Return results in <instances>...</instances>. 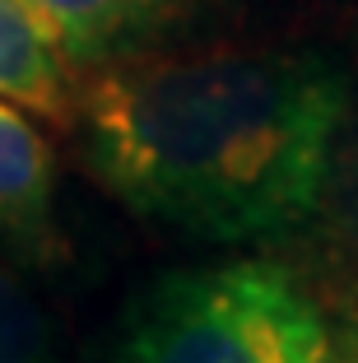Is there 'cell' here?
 <instances>
[{"mask_svg": "<svg viewBox=\"0 0 358 363\" xmlns=\"http://www.w3.org/2000/svg\"><path fill=\"white\" fill-rule=\"evenodd\" d=\"M349 84L312 52L121 65L84 94L89 168L140 219L201 242H265L326 196Z\"/></svg>", "mask_w": 358, "mask_h": 363, "instance_id": "1", "label": "cell"}, {"mask_svg": "<svg viewBox=\"0 0 358 363\" xmlns=\"http://www.w3.org/2000/svg\"><path fill=\"white\" fill-rule=\"evenodd\" d=\"M330 321L274 261H223L158 279L116 363H321Z\"/></svg>", "mask_w": 358, "mask_h": 363, "instance_id": "2", "label": "cell"}, {"mask_svg": "<svg viewBox=\"0 0 358 363\" xmlns=\"http://www.w3.org/2000/svg\"><path fill=\"white\" fill-rule=\"evenodd\" d=\"M0 98L43 117L70 112L65 52L28 10V0H0Z\"/></svg>", "mask_w": 358, "mask_h": 363, "instance_id": "3", "label": "cell"}, {"mask_svg": "<svg viewBox=\"0 0 358 363\" xmlns=\"http://www.w3.org/2000/svg\"><path fill=\"white\" fill-rule=\"evenodd\" d=\"M52 228V150L14 103L0 98V233L43 242Z\"/></svg>", "mask_w": 358, "mask_h": 363, "instance_id": "4", "label": "cell"}, {"mask_svg": "<svg viewBox=\"0 0 358 363\" xmlns=\"http://www.w3.org/2000/svg\"><path fill=\"white\" fill-rule=\"evenodd\" d=\"M168 0H28V10L47 23L56 47L74 61H94L121 47Z\"/></svg>", "mask_w": 358, "mask_h": 363, "instance_id": "5", "label": "cell"}, {"mask_svg": "<svg viewBox=\"0 0 358 363\" xmlns=\"http://www.w3.org/2000/svg\"><path fill=\"white\" fill-rule=\"evenodd\" d=\"M0 363H52V326L33 294L0 266Z\"/></svg>", "mask_w": 358, "mask_h": 363, "instance_id": "6", "label": "cell"}, {"mask_svg": "<svg viewBox=\"0 0 358 363\" xmlns=\"http://www.w3.org/2000/svg\"><path fill=\"white\" fill-rule=\"evenodd\" d=\"M321 363H358V326H349L345 335L330 331V350H326Z\"/></svg>", "mask_w": 358, "mask_h": 363, "instance_id": "7", "label": "cell"}]
</instances>
